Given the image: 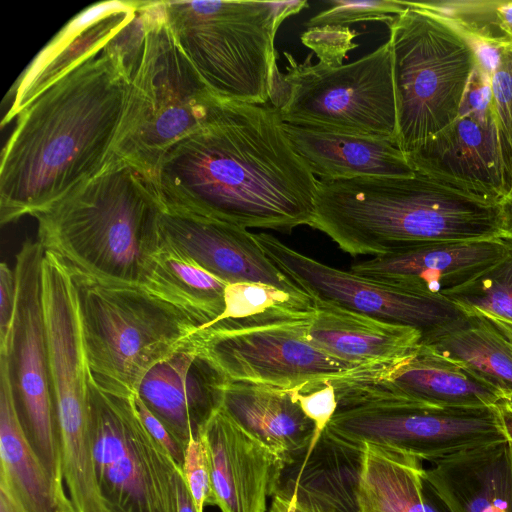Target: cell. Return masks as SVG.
Segmentation results:
<instances>
[{"label":"cell","mask_w":512,"mask_h":512,"mask_svg":"<svg viewBox=\"0 0 512 512\" xmlns=\"http://www.w3.org/2000/svg\"><path fill=\"white\" fill-rule=\"evenodd\" d=\"M270 104L216 98L203 123L163 156L165 207L243 228L291 232L314 215L316 177Z\"/></svg>","instance_id":"cell-1"},{"label":"cell","mask_w":512,"mask_h":512,"mask_svg":"<svg viewBox=\"0 0 512 512\" xmlns=\"http://www.w3.org/2000/svg\"><path fill=\"white\" fill-rule=\"evenodd\" d=\"M137 34L133 19L16 116L1 155L2 225L46 209L116 156L130 90L127 60Z\"/></svg>","instance_id":"cell-2"},{"label":"cell","mask_w":512,"mask_h":512,"mask_svg":"<svg viewBox=\"0 0 512 512\" xmlns=\"http://www.w3.org/2000/svg\"><path fill=\"white\" fill-rule=\"evenodd\" d=\"M310 227L351 256L501 237L497 202L416 171L401 177L317 179Z\"/></svg>","instance_id":"cell-3"},{"label":"cell","mask_w":512,"mask_h":512,"mask_svg":"<svg viewBox=\"0 0 512 512\" xmlns=\"http://www.w3.org/2000/svg\"><path fill=\"white\" fill-rule=\"evenodd\" d=\"M163 208L154 179L116 155L97 175L32 217L44 251L70 268L141 287L160 246Z\"/></svg>","instance_id":"cell-4"},{"label":"cell","mask_w":512,"mask_h":512,"mask_svg":"<svg viewBox=\"0 0 512 512\" xmlns=\"http://www.w3.org/2000/svg\"><path fill=\"white\" fill-rule=\"evenodd\" d=\"M181 49L217 98L268 104L282 22L307 1H163Z\"/></svg>","instance_id":"cell-5"},{"label":"cell","mask_w":512,"mask_h":512,"mask_svg":"<svg viewBox=\"0 0 512 512\" xmlns=\"http://www.w3.org/2000/svg\"><path fill=\"white\" fill-rule=\"evenodd\" d=\"M140 16L143 33L127 60L130 90L116 155L154 179L168 149L203 123L217 97L181 49L163 1H143Z\"/></svg>","instance_id":"cell-6"},{"label":"cell","mask_w":512,"mask_h":512,"mask_svg":"<svg viewBox=\"0 0 512 512\" xmlns=\"http://www.w3.org/2000/svg\"><path fill=\"white\" fill-rule=\"evenodd\" d=\"M69 269L91 376L106 392L134 397L145 375L189 345L200 330L183 311L140 286Z\"/></svg>","instance_id":"cell-7"},{"label":"cell","mask_w":512,"mask_h":512,"mask_svg":"<svg viewBox=\"0 0 512 512\" xmlns=\"http://www.w3.org/2000/svg\"><path fill=\"white\" fill-rule=\"evenodd\" d=\"M386 22L392 47L397 145L408 155L459 114L476 66L465 35L413 3Z\"/></svg>","instance_id":"cell-8"},{"label":"cell","mask_w":512,"mask_h":512,"mask_svg":"<svg viewBox=\"0 0 512 512\" xmlns=\"http://www.w3.org/2000/svg\"><path fill=\"white\" fill-rule=\"evenodd\" d=\"M286 73L274 72L271 105L282 122L331 132L387 139L397 144V108L392 47L340 67L299 63L284 52Z\"/></svg>","instance_id":"cell-9"},{"label":"cell","mask_w":512,"mask_h":512,"mask_svg":"<svg viewBox=\"0 0 512 512\" xmlns=\"http://www.w3.org/2000/svg\"><path fill=\"white\" fill-rule=\"evenodd\" d=\"M314 311L274 309L222 319L198 330L193 342L225 381L312 391L366 366L338 360L308 340Z\"/></svg>","instance_id":"cell-10"},{"label":"cell","mask_w":512,"mask_h":512,"mask_svg":"<svg viewBox=\"0 0 512 512\" xmlns=\"http://www.w3.org/2000/svg\"><path fill=\"white\" fill-rule=\"evenodd\" d=\"M89 430L106 512H177L180 470L144 426L134 397L106 392L92 379Z\"/></svg>","instance_id":"cell-11"},{"label":"cell","mask_w":512,"mask_h":512,"mask_svg":"<svg viewBox=\"0 0 512 512\" xmlns=\"http://www.w3.org/2000/svg\"><path fill=\"white\" fill-rule=\"evenodd\" d=\"M327 427L352 441L435 462L508 440L497 406L440 408L407 401H369L338 408Z\"/></svg>","instance_id":"cell-12"},{"label":"cell","mask_w":512,"mask_h":512,"mask_svg":"<svg viewBox=\"0 0 512 512\" xmlns=\"http://www.w3.org/2000/svg\"><path fill=\"white\" fill-rule=\"evenodd\" d=\"M44 249L27 239L16 254L17 296L9 349L10 374L25 434L50 475L63 483L62 453L53 398L43 310Z\"/></svg>","instance_id":"cell-13"},{"label":"cell","mask_w":512,"mask_h":512,"mask_svg":"<svg viewBox=\"0 0 512 512\" xmlns=\"http://www.w3.org/2000/svg\"><path fill=\"white\" fill-rule=\"evenodd\" d=\"M269 260L313 301L335 304L422 336L464 314L444 296H433L341 270L294 250L267 233H254Z\"/></svg>","instance_id":"cell-14"},{"label":"cell","mask_w":512,"mask_h":512,"mask_svg":"<svg viewBox=\"0 0 512 512\" xmlns=\"http://www.w3.org/2000/svg\"><path fill=\"white\" fill-rule=\"evenodd\" d=\"M414 171L499 203L512 188L495 113H459L443 130L406 155Z\"/></svg>","instance_id":"cell-15"},{"label":"cell","mask_w":512,"mask_h":512,"mask_svg":"<svg viewBox=\"0 0 512 512\" xmlns=\"http://www.w3.org/2000/svg\"><path fill=\"white\" fill-rule=\"evenodd\" d=\"M365 444L327 426L305 448L277 457L269 497L308 512H360L359 487Z\"/></svg>","instance_id":"cell-16"},{"label":"cell","mask_w":512,"mask_h":512,"mask_svg":"<svg viewBox=\"0 0 512 512\" xmlns=\"http://www.w3.org/2000/svg\"><path fill=\"white\" fill-rule=\"evenodd\" d=\"M159 228L163 242L228 284L252 282L305 293L269 260L246 228L165 206Z\"/></svg>","instance_id":"cell-17"},{"label":"cell","mask_w":512,"mask_h":512,"mask_svg":"<svg viewBox=\"0 0 512 512\" xmlns=\"http://www.w3.org/2000/svg\"><path fill=\"white\" fill-rule=\"evenodd\" d=\"M508 246L504 237L419 243L355 263L350 271L419 293L443 296L502 260Z\"/></svg>","instance_id":"cell-18"},{"label":"cell","mask_w":512,"mask_h":512,"mask_svg":"<svg viewBox=\"0 0 512 512\" xmlns=\"http://www.w3.org/2000/svg\"><path fill=\"white\" fill-rule=\"evenodd\" d=\"M225 379L193 342L154 366L137 395L148 409L187 447L221 406Z\"/></svg>","instance_id":"cell-19"},{"label":"cell","mask_w":512,"mask_h":512,"mask_svg":"<svg viewBox=\"0 0 512 512\" xmlns=\"http://www.w3.org/2000/svg\"><path fill=\"white\" fill-rule=\"evenodd\" d=\"M215 505L221 512H267L277 456L220 406L202 430Z\"/></svg>","instance_id":"cell-20"},{"label":"cell","mask_w":512,"mask_h":512,"mask_svg":"<svg viewBox=\"0 0 512 512\" xmlns=\"http://www.w3.org/2000/svg\"><path fill=\"white\" fill-rule=\"evenodd\" d=\"M142 1H106L74 16L28 65L12 88L10 122L41 91L111 42L136 16Z\"/></svg>","instance_id":"cell-21"},{"label":"cell","mask_w":512,"mask_h":512,"mask_svg":"<svg viewBox=\"0 0 512 512\" xmlns=\"http://www.w3.org/2000/svg\"><path fill=\"white\" fill-rule=\"evenodd\" d=\"M450 512H512V442L463 450L424 468Z\"/></svg>","instance_id":"cell-22"},{"label":"cell","mask_w":512,"mask_h":512,"mask_svg":"<svg viewBox=\"0 0 512 512\" xmlns=\"http://www.w3.org/2000/svg\"><path fill=\"white\" fill-rule=\"evenodd\" d=\"M0 491L19 512H75L22 427L7 355L0 354Z\"/></svg>","instance_id":"cell-23"},{"label":"cell","mask_w":512,"mask_h":512,"mask_svg":"<svg viewBox=\"0 0 512 512\" xmlns=\"http://www.w3.org/2000/svg\"><path fill=\"white\" fill-rule=\"evenodd\" d=\"M308 340L328 355L354 365H387L418 349L422 333L332 303L314 300Z\"/></svg>","instance_id":"cell-24"},{"label":"cell","mask_w":512,"mask_h":512,"mask_svg":"<svg viewBox=\"0 0 512 512\" xmlns=\"http://www.w3.org/2000/svg\"><path fill=\"white\" fill-rule=\"evenodd\" d=\"M292 149L320 179L401 177L415 171L398 145L379 139L283 122Z\"/></svg>","instance_id":"cell-25"},{"label":"cell","mask_w":512,"mask_h":512,"mask_svg":"<svg viewBox=\"0 0 512 512\" xmlns=\"http://www.w3.org/2000/svg\"><path fill=\"white\" fill-rule=\"evenodd\" d=\"M221 407L277 457L305 448L315 433L290 391L225 381Z\"/></svg>","instance_id":"cell-26"},{"label":"cell","mask_w":512,"mask_h":512,"mask_svg":"<svg viewBox=\"0 0 512 512\" xmlns=\"http://www.w3.org/2000/svg\"><path fill=\"white\" fill-rule=\"evenodd\" d=\"M360 512H450L423 476L422 460L364 443Z\"/></svg>","instance_id":"cell-27"},{"label":"cell","mask_w":512,"mask_h":512,"mask_svg":"<svg viewBox=\"0 0 512 512\" xmlns=\"http://www.w3.org/2000/svg\"><path fill=\"white\" fill-rule=\"evenodd\" d=\"M227 284L161 240L141 287L183 311L203 329L224 312Z\"/></svg>","instance_id":"cell-28"},{"label":"cell","mask_w":512,"mask_h":512,"mask_svg":"<svg viewBox=\"0 0 512 512\" xmlns=\"http://www.w3.org/2000/svg\"><path fill=\"white\" fill-rule=\"evenodd\" d=\"M463 312L423 335L420 345L462 365L504 396L512 394V351L481 316Z\"/></svg>","instance_id":"cell-29"},{"label":"cell","mask_w":512,"mask_h":512,"mask_svg":"<svg viewBox=\"0 0 512 512\" xmlns=\"http://www.w3.org/2000/svg\"><path fill=\"white\" fill-rule=\"evenodd\" d=\"M508 253L468 283L443 296L462 310H481L512 320V239Z\"/></svg>","instance_id":"cell-30"},{"label":"cell","mask_w":512,"mask_h":512,"mask_svg":"<svg viewBox=\"0 0 512 512\" xmlns=\"http://www.w3.org/2000/svg\"><path fill=\"white\" fill-rule=\"evenodd\" d=\"M224 300L225 310L215 322L244 318L274 309L314 308L313 299L305 293H289L274 286L252 282L227 284Z\"/></svg>","instance_id":"cell-31"},{"label":"cell","mask_w":512,"mask_h":512,"mask_svg":"<svg viewBox=\"0 0 512 512\" xmlns=\"http://www.w3.org/2000/svg\"><path fill=\"white\" fill-rule=\"evenodd\" d=\"M329 7L312 16L305 25L308 28L324 26L348 27L365 21L387 22L407 8L405 1L398 0H331Z\"/></svg>","instance_id":"cell-32"},{"label":"cell","mask_w":512,"mask_h":512,"mask_svg":"<svg viewBox=\"0 0 512 512\" xmlns=\"http://www.w3.org/2000/svg\"><path fill=\"white\" fill-rule=\"evenodd\" d=\"M491 87L499 137L512 171V50L502 51Z\"/></svg>","instance_id":"cell-33"},{"label":"cell","mask_w":512,"mask_h":512,"mask_svg":"<svg viewBox=\"0 0 512 512\" xmlns=\"http://www.w3.org/2000/svg\"><path fill=\"white\" fill-rule=\"evenodd\" d=\"M182 474L199 512H204L206 505H215L210 460L202 432L192 437L186 447Z\"/></svg>","instance_id":"cell-34"},{"label":"cell","mask_w":512,"mask_h":512,"mask_svg":"<svg viewBox=\"0 0 512 512\" xmlns=\"http://www.w3.org/2000/svg\"><path fill=\"white\" fill-rule=\"evenodd\" d=\"M358 35L349 27L324 26L309 28L300 37L322 63L329 67H340L347 53L358 46L352 40Z\"/></svg>","instance_id":"cell-35"},{"label":"cell","mask_w":512,"mask_h":512,"mask_svg":"<svg viewBox=\"0 0 512 512\" xmlns=\"http://www.w3.org/2000/svg\"><path fill=\"white\" fill-rule=\"evenodd\" d=\"M304 414L314 423V437H318L337 411L335 388L331 382L308 392L290 391Z\"/></svg>","instance_id":"cell-36"},{"label":"cell","mask_w":512,"mask_h":512,"mask_svg":"<svg viewBox=\"0 0 512 512\" xmlns=\"http://www.w3.org/2000/svg\"><path fill=\"white\" fill-rule=\"evenodd\" d=\"M17 285L14 268L0 265V353L9 349L13 332Z\"/></svg>","instance_id":"cell-37"},{"label":"cell","mask_w":512,"mask_h":512,"mask_svg":"<svg viewBox=\"0 0 512 512\" xmlns=\"http://www.w3.org/2000/svg\"><path fill=\"white\" fill-rule=\"evenodd\" d=\"M138 414L150 435L168 452L177 468L182 472L186 447L170 430L148 409L138 395L134 396Z\"/></svg>","instance_id":"cell-38"},{"label":"cell","mask_w":512,"mask_h":512,"mask_svg":"<svg viewBox=\"0 0 512 512\" xmlns=\"http://www.w3.org/2000/svg\"><path fill=\"white\" fill-rule=\"evenodd\" d=\"M467 37V36H466ZM474 51L476 65L492 77L497 69L503 50L481 39L467 37Z\"/></svg>","instance_id":"cell-39"},{"label":"cell","mask_w":512,"mask_h":512,"mask_svg":"<svg viewBox=\"0 0 512 512\" xmlns=\"http://www.w3.org/2000/svg\"><path fill=\"white\" fill-rule=\"evenodd\" d=\"M463 311L474 312L481 316L512 351V320L499 317L481 310Z\"/></svg>","instance_id":"cell-40"},{"label":"cell","mask_w":512,"mask_h":512,"mask_svg":"<svg viewBox=\"0 0 512 512\" xmlns=\"http://www.w3.org/2000/svg\"><path fill=\"white\" fill-rule=\"evenodd\" d=\"M177 512H199L181 471L177 474Z\"/></svg>","instance_id":"cell-41"},{"label":"cell","mask_w":512,"mask_h":512,"mask_svg":"<svg viewBox=\"0 0 512 512\" xmlns=\"http://www.w3.org/2000/svg\"><path fill=\"white\" fill-rule=\"evenodd\" d=\"M499 204L501 237L512 239V188Z\"/></svg>","instance_id":"cell-42"},{"label":"cell","mask_w":512,"mask_h":512,"mask_svg":"<svg viewBox=\"0 0 512 512\" xmlns=\"http://www.w3.org/2000/svg\"><path fill=\"white\" fill-rule=\"evenodd\" d=\"M271 499L268 512H308L278 497H272Z\"/></svg>","instance_id":"cell-43"},{"label":"cell","mask_w":512,"mask_h":512,"mask_svg":"<svg viewBox=\"0 0 512 512\" xmlns=\"http://www.w3.org/2000/svg\"><path fill=\"white\" fill-rule=\"evenodd\" d=\"M501 400L497 403V406L503 419L506 435L512 442V411L508 409Z\"/></svg>","instance_id":"cell-44"},{"label":"cell","mask_w":512,"mask_h":512,"mask_svg":"<svg viewBox=\"0 0 512 512\" xmlns=\"http://www.w3.org/2000/svg\"><path fill=\"white\" fill-rule=\"evenodd\" d=\"M0 512H19L7 495L0 491Z\"/></svg>","instance_id":"cell-45"},{"label":"cell","mask_w":512,"mask_h":512,"mask_svg":"<svg viewBox=\"0 0 512 512\" xmlns=\"http://www.w3.org/2000/svg\"><path fill=\"white\" fill-rule=\"evenodd\" d=\"M501 401L508 409L512 411V394L504 396Z\"/></svg>","instance_id":"cell-46"}]
</instances>
